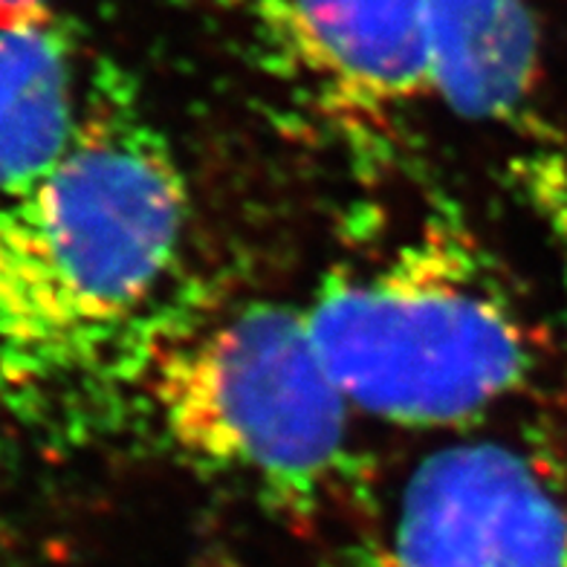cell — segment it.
I'll use <instances>...</instances> for the list:
<instances>
[{
  "mask_svg": "<svg viewBox=\"0 0 567 567\" xmlns=\"http://www.w3.org/2000/svg\"><path fill=\"white\" fill-rule=\"evenodd\" d=\"M183 229L177 159L102 68L68 159L0 215V396L38 405L105 371L159 296Z\"/></svg>",
  "mask_w": 567,
  "mask_h": 567,
  "instance_id": "obj_1",
  "label": "cell"
},
{
  "mask_svg": "<svg viewBox=\"0 0 567 567\" xmlns=\"http://www.w3.org/2000/svg\"><path fill=\"white\" fill-rule=\"evenodd\" d=\"M348 403L396 425H455L507 400L530 342L481 255L429 226L389 258L321 281L301 307Z\"/></svg>",
  "mask_w": 567,
  "mask_h": 567,
  "instance_id": "obj_2",
  "label": "cell"
},
{
  "mask_svg": "<svg viewBox=\"0 0 567 567\" xmlns=\"http://www.w3.org/2000/svg\"><path fill=\"white\" fill-rule=\"evenodd\" d=\"M165 441L186 461L299 504L339 475L348 396L301 307L252 301L168 344L148 371Z\"/></svg>",
  "mask_w": 567,
  "mask_h": 567,
  "instance_id": "obj_3",
  "label": "cell"
},
{
  "mask_svg": "<svg viewBox=\"0 0 567 567\" xmlns=\"http://www.w3.org/2000/svg\"><path fill=\"white\" fill-rule=\"evenodd\" d=\"M389 565L567 567V495L504 441L432 452L403 486Z\"/></svg>",
  "mask_w": 567,
  "mask_h": 567,
  "instance_id": "obj_4",
  "label": "cell"
},
{
  "mask_svg": "<svg viewBox=\"0 0 567 567\" xmlns=\"http://www.w3.org/2000/svg\"><path fill=\"white\" fill-rule=\"evenodd\" d=\"M269 41L328 113L385 127L429 96L425 0H261Z\"/></svg>",
  "mask_w": 567,
  "mask_h": 567,
  "instance_id": "obj_5",
  "label": "cell"
},
{
  "mask_svg": "<svg viewBox=\"0 0 567 567\" xmlns=\"http://www.w3.org/2000/svg\"><path fill=\"white\" fill-rule=\"evenodd\" d=\"M99 73L53 9L0 23V215L32 200L68 159Z\"/></svg>",
  "mask_w": 567,
  "mask_h": 567,
  "instance_id": "obj_6",
  "label": "cell"
},
{
  "mask_svg": "<svg viewBox=\"0 0 567 567\" xmlns=\"http://www.w3.org/2000/svg\"><path fill=\"white\" fill-rule=\"evenodd\" d=\"M429 87L472 122L518 120L538 84L527 0H425Z\"/></svg>",
  "mask_w": 567,
  "mask_h": 567,
  "instance_id": "obj_7",
  "label": "cell"
},
{
  "mask_svg": "<svg viewBox=\"0 0 567 567\" xmlns=\"http://www.w3.org/2000/svg\"><path fill=\"white\" fill-rule=\"evenodd\" d=\"M38 9H50V0H0V23L16 21V18L30 16Z\"/></svg>",
  "mask_w": 567,
  "mask_h": 567,
  "instance_id": "obj_8",
  "label": "cell"
}]
</instances>
